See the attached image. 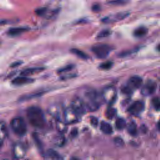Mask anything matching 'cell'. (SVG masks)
Masks as SVG:
<instances>
[{
	"mask_svg": "<svg viewBox=\"0 0 160 160\" xmlns=\"http://www.w3.org/2000/svg\"><path fill=\"white\" fill-rule=\"evenodd\" d=\"M71 51L80 58H82L84 59H86L88 58L87 54L86 53H84L83 51H82L78 49H71Z\"/></svg>",
	"mask_w": 160,
	"mask_h": 160,
	"instance_id": "22",
	"label": "cell"
},
{
	"mask_svg": "<svg viewBox=\"0 0 160 160\" xmlns=\"http://www.w3.org/2000/svg\"><path fill=\"white\" fill-rule=\"evenodd\" d=\"M144 109V103L141 101H136L134 102L128 109V111L132 114L137 116L141 113Z\"/></svg>",
	"mask_w": 160,
	"mask_h": 160,
	"instance_id": "8",
	"label": "cell"
},
{
	"mask_svg": "<svg viewBox=\"0 0 160 160\" xmlns=\"http://www.w3.org/2000/svg\"><path fill=\"white\" fill-rule=\"evenodd\" d=\"M112 63L111 61H107L101 64L100 68L103 69H108L112 66Z\"/></svg>",
	"mask_w": 160,
	"mask_h": 160,
	"instance_id": "27",
	"label": "cell"
},
{
	"mask_svg": "<svg viewBox=\"0 0 160 160\" xmlns=\"http://www.w3.org/2000/svg\"><path fill=\"white\" fill-rule=\"evenodd\" d=\"M71 160H79V159L78 158H72Z\"/></svg>",
	"mask_w": 160,
	"mask_h": 160,
	"instance_id": "38",
	"label": "cell"
},
{
	"mask_svg": "<svg viewBox=\"0 0 160 160\" xmlns=\"http://www.w3.org/2000/svg\"><path fill=\"white\" fill-rule=\"evenodd\" d=\"M157 49H158V51H160V44L158 46V47H157Z\"/></svg>",
	"mask_w": 160,
	"mask_h": 160,
	"instance_id": "37",
	"label": "cell"
},
{
	"mask_svg": "<svg viewBox=\"0 0 160 160\" xmlns=\"http://www.w3.org/2000/svg\"><path fill=\"white\" fill-rule=\"evenodd\" d=\"M126 126V121L122 118H118L116 121V127L117 129L121 130L124 129Z\"/></svg>",
	"mask_w": 160,
	"mask_h": 160,
	"instance_id": "23",
	"label": "cell"
},
{
	"mask_svg": "<svg viewBox=\"0 0 160 160\" xmlns=\"http://www.w3.org/2000/svg\"><path fill=\"white\" fill-rule=\"evenodd\" d=\"M48 112L58 121H63V112L64 111L58 105H52L48 108Z\"/></svg>",
	"mask_w": 160,
	"mask_h": 160,
	"instance_id": "9",
	"label": "cell"
},
{
	"mask_svg": "<svg viewBox=\"0 0 160 160\" xmlns=\"http://www.w3.org/2000/svg\"><path fill=\"white\" fill-rule=\"evenodd\" d=\"M13 155L17 159L22 158L26 154V149L24 146L21 143H16L13 146Z\"/></svg>",
	"mask_w": 160,
	"mask_h": 160,
	"instance_id": "11",
	"label": "cell"
},
{
	"mask_svg": "<svg viewBox=\"0 0 160 160\" xmlns=\"http://www.w3.org/2000/svg\"><path fill=\"white\" fill-rule=\"evenodd\" d=\"M46 155L47 156L52 159V160H61V156L54 150L53 149H48L46 152Z\"/></svg>",
	"mask_w": 160,
	"mask_h": 160,
	"instance_id": "18",
	"label": "cell"
},
{
	"mask_svg": "<svg viewBox=\"0 0 160 160\" xmlns=\"http://www.w3.org/2000/svg\"><path fill=\"white\" fill-rule=\"evenodd\" d=\"M11 127L15 134L18 136H24L27 131V126L23 118L16 117L11 121Z\"/></svg>",
	"mask_w": 160,
	"mask_h": 160,
	"instance_id": "3",
	"label": "cell"
},
{
	"mask_svg": "<svg viewBox=\"0 0 160 160\" xmlns=\"http://www.w3.org/2000/svg\"><path fill=\"white\" fill-rule=\"evenodd\" d=\"M156 89V84L154 81L149 80L144 85L141 92L145 96H149L154 92Z\"/></svg>",
	"mask_w": 160,
	"mask_h": 160,
	"instance_id": "10",
	"label": "cell"
},
{
	"mask_svg": "<svg viewBox=\"0 0 160 160\" xmlns=\"http://www.w3.org/2000/svg\"><path fill=\"white\" fill-rule=\"evenodd\" d=\"M148 32V29L145 27H139L137 29H136L134 31L133 34L134 36L138 38H141L142 36H144Z\"/></svg>",
	"mask_w": 160,
	"mask_h": 160,
	"instance_id": "19",
	"label": "cell"
},
{
	"mask_svg": "<svg viewBox=\"0 0 160 160\" xmlns=\"http://www.w3.org/2000/svg\"><path fill=\"white\" fill-rule=\"evenodd\" d=\"M116 114V110L113 108H109L106 112V116L108 119H112Z\"/></svg>",
	"mask_w": 160,
	"mask_h": 160,
	"instance_id": "24",
	"label": "cell"
},
{
	"mask_svg": "<svg viewBox=\"0 0 160 160\" xmlns=\"http://www.w3.org/2000/svg\"><path fill=\"white\" fill-rule=\"evenodd\" d=\"M44 93L43 91H39V92H35L32 93H30L28 94H26L24 96H22L21 98H19V101H28L29 99H33V98H36L39 96H42V94Z\"/></svg>",
	"mask_w": 160,
	"mask_h": 160,
	"instance_id": "16",
	"label": "cell"
},
{
	"mask_svg": "<svg viewBox=\"0 0 160 160\" xmlns=\"http://www.w3.org/2000/svg\"><path fill=\"white\" fill-rule=\"evenodd\" d=\"M158 128L159 131H160V119H159V122L158 123Z\"/></svg>",
	"mask_w": 160,
	"mask_h": 160,
	"instance_id": "35",
	"label": "cell"
},
{
	"mask_svg": "<svg viewBox=\"0 0 160 160\" xmlns=\"http://www.w3.org/2000/svg\"><path fill=\"white\" fill-rule=\"evenodd\" d=\"M101 130L106 134H110L112 132V126L108 122L105 121H102L101 123L100 126Z\"/></svg>",
	"mask_w": 160,
	"mask_h": 160,
	"instance_id": "17",
	"label": "cell"
},
{
	"mask_svg": "<svg viewBox=\"0 0 160 160\" xmlns=\"http://www.w3.org/2000/svg\"><path fill=\"white\" fill-rule=\"evenodd\" d=\"M64 142V138L63 136H58L55 139V144L58 146H61Z\"/></svg>",
	"mask_w": 160,
	"mask_h": 160,
	"instance_id": "28",
	"label": "cell"
},
{
	"mask_svg": "<svg viewBox=\"0 0 160 160\" xmlns=\"http://www.w3.org/2000/svg\"><path fill=\"white\" fill-rule=\"evenodd\" d=\"M102 99L108 104H112L116 99V90L113 86H108L102 91Z\"/></svg>",
	"mask_w": 160,
	"mask_h": 160,
	"instance_id": "5",
	"label": "cell"
},
{
	"mask_svg": "<svg viewBox=\"0 0 160 160\" xmlns=\"http://www.w3.org/2000/svg\"><path fill=\"white\" fill-rule=\"evenodd\" d=\"M44 69V68L42 67H34V68H29L26 69H24L21 72V76H28L31 74H33L34 73H37L41 71H42Z\"/></svg>",
	"mask_w": 160,
	"mask_h": 160,
	"instance_id": "14",
	"label": "cell"
},
{
	"mask_svg": "<svg viewBox=\"0 0 160 160\" xmlns=\"http://www.w3.org/2000/svg\"><path fill=\"white\" fill-rule=\"evenodd\" d=\"M28 31V29L24 27H15L9 29L8 31V34L11 36H15L22 34V32Z\"/></svg>",
	"mask_w": 160,
	"mask_h": 160,
	"instance_id": "15",
	"label": "cell"
},
{
	"mask_svg": "<svg viewBox=\"0 0 160 160\" xmlns=\"http://www.w3.org/2000/svg\"><path fill=\"white\" fill-rule=\"evenodd\" d=\"M85 106L91 111H96L99 106L98 94L94 89H88L84 93Z\"/></svg>",
	"mask_w": 160,
	"mask_h": 160,
	"instance_id": "2",
	"label": "cell"
},
{
	"mask_svg": "<svg viewBox=\"0 0 160 160\" xmlns=\"http://www.w3.org/2000/svg\"><path fill=\"white\" fill-rule=\"evenodd\" d=\"M33 81H34L33 79L30 78L28 76H24L21 75V76H18V77L15 78L14 79H13V80L12 81V83L16 86H21L22 84H26L32 82Z\"/></svg>",
	"mask_w": 160,
	"mask_h": 160,
	"instance_id": "12",
	"label": "cell"
},
{
	"mask_svg": "<svg viewBox=\"0 0 160 160\" xmlns=\"http://www.w3.org/2000/svg\"><path fill=\"white\" fill-rule=\"evenodd\" d=\"M114 141L115 144H116V146H122V144H123V140H122L121 138H119V137H116V138L114 139Z\"/></svg>",
	"mask_w": 160,
	"mask_h": 160,
	"instance_id": "30",
	"label": "cell"
},
{
	"mask_svg": "<svg viewBox=\"0 0 160 160\" xmlns=\"http://www.w3.org/2000/svg\"><path fill=\"white\" fill-rule=\"evenodd\" d=\"M7 135V130L5 124L2 122H0V142H3Z\"/></svg>",
	"mask_w": 160,
	"mask_h": 160,
	"instance_id": "20",
	"label": "cell"
},
{
	"mask_svg": "<svg viewBox=\"0 0 160 160\" xmlns=\"http://www.w3.org/2000/svg\"><path fill=\"white\" fill-rule=\"evenodd\" d=\"M91 122L92 126H96L98 123V119L96 118H95V117H91Z\"/></svg>",
	"mask_w": 160,
	"mask_h": 160,
	"instance_id": "32",
	"label": "cell"
},
{
	"mask_svg": "<svg viewBox=\"0 0 160 160\" xmlns=\"http://www.w3.org/2000/svg\"><path fill=\"white\" fill-rule=\"evenodd\" d=\"M77 132H78V131H77V130L76 129H73L72 131V136H76V134H77Z\"/></svg>",
	"mask_w": 160,
	"mask_h": 160,
	"instance_id": "34",
	"label": "cell"
},
{
	"mask_svg": "<svg viewBox=\"0 0 160 160\" xmlns=\"http://www.w3.org/2000/svg\"><path fill=\"white\" fill-rule=\"evenodd\" d=\"M71 108L78 116L83 114L86 111V106L84 101L79 98H76L72 101Z\"/></svg>",
	"mask_w": 160,
	"mask_h": 160,
	"instance_id": "7",
	"label": "cell"
},
{
	"mask_svg": "<svg viewBox=\"0 0 160 160\" xmlns=\"http://www.w3.org/2000/svg\"><path fill=\"white\" fill-rule=\"evenodd\" d=\"M6 21H0V25L1 24H4V23H6Z\"/></svg>",
	"mask_w": 160,
	"mask_h": 160,
	"instance_id": "36",
	"label": "cell"
},
{
	"mask_svg": "<svg viewBox=\"0 0 160 160\" xmlns=\"http://www.w3.org/2000/svg\"><path fill=\"white\" fill-rule=\"evenodd\" d=\"M128 132L132 135V136H135L137 134V126L136 123L133 121L129 122L127 128Z\"/></svg>",
	"mask_w": 160,
	"mask_h": 160,
	"instance_id": "21",
	"label": "cell"
},
{
	"mask_svg": "<svg viewBox=\"0 0 160 160\" xmlns=\"http://www.w3.org/2000/svg\"><path fill=\"white\" fill-rule=\"evenodd\" d=\"M126 1H110L109 2V3L110 4H124L125 3Z\"/></svg>",
	"mask_w": 160,
	"mask_h": 160,
	"instance_id": "33",
	"label": "cell"
},
{
	"mask_svg": "<svg viewBox=\"0 0 160 160\" xmlns=\"http://www.w3.org/2000/svg\"><path fill=\"white\" fill-rule=\"evenodd\" d=\"M27 118L32 126L36 128H42L46 124L44 114L41 109L37 106H31L28 108Z\"/></svg>",
	"mask_w": 160,
	"mask_h": 160,
	"instance_id": "1",
	"label": "cell"
},
{
	"mask_svg": "<svg viewBox=\"0 0 160 160\" xmlns=\"http://www.w3.org/2000/svg\"><path fill=\"white\" fill-rule=\"evenodd\" d=\"M111 34V31L109 29H104V30H102L101 31H100L98 36L97 38H105L108 36L109 34Z\"/></svg>",
	"mask_w": 160,
	"mask_h": 160,
	"instance_id": "26",
	"label": "cell"
},
{
	"mask_svg": "<svg viewBox=\"0 0 160 160\" xmlns=\"http://www.w3.org/2000/svg\"><path fill=\"white\" fill-rule=\"evenodd\" d=\"M111 50L112 48L109 46L104 44H96L92 48V51L98 58L101 59L106 58Z\"/></svg>",
	"mask_w": 160,
	"mask_h": 160,
	"instance_id": "4",
	"label": "cell"
},
{
	"mask_svg": "<svg viewBox=\"0 0 160 160\" xmlns=\"http://www.w3.org/2000/svg\"><path fill=\"white\" fill-rule=\"evenodd\" d=\"M122 91L125 94H129L132 92V89L129 86H125L123 88V89H122Z\"/></svg>",
	"mask_w": 160,
	"mask_h": 160,
	"instance_id": "31",
	"label": "cell"
},
{
	"mask_svg": "<svg viewBox=\"0 0 160 160\" xmlns=\"http://www.w3.org/2000/svg\"><path fill=\"white\" fill-rule=\"evenodd\" d=\"M57 127H58V129L60 131H63L64 130V129H65V123L63 121H58Z\"/></svg>",
	"mask_w": 160,
	"mask_h": 160,
	"instance_id": "29",
	"label": "cell"
},
{
	"mask_svg": "<svg viewBox=\"0 0 160 160\" xmlns=\"http://www.w3.org/2000/svg\"><path fill=\"white\" fill-rule=\"evenodd\" d=\"M152 104L154 108L157 110H160V98L158 97H154L152 99Z\"/></svg>",
	"mask_w": 160,
	"mask_h": 160,
	"instance_id": "25",
	"label": "cell"
},
{
	"mask_svg": "<svg viewBox=\"0 0 160 160\" xmlns=\"http://www.w3.org/2000/svg\"><path fill=\"white\" fill-rule=\"evenodd\" d=\"M142 79L141 78L134 76L129 79L128 86H129L131 89H136L139 88L142 86Z\"/></svg>",
	"mask_w": 160,
	"mask_h": 160,
	"instance_id": "13",
	"label": "cell"
},
{
	"mask_svg": "<svg viewBox=\"0 0 160 160\" xmlns=\"http://www.w3.org/2000/svg\"><path fill=\"white\" fill-rule=\"evenodd\" d=\"M78 119V115L70 107L65 110L63 112V122L65 124H71L76 122Z\"/></svg>",
	"mask_w": 160,
	"mask_h": 160,
	"instance_id": "6",
	"label": "cell"
}]
</instances>
